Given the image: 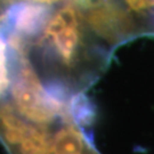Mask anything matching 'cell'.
<instances>
[{"instance_id": "30bf717a", "label": "cell", "mask_w": 154, "mask_h": 154, "mask_svg": "<svg viewBox=\"0 0 154 154\" xmlns=\"http://www.w3.org/2000/svg\"><path fill=\"white\" fill-rule=\"evenodd\" d=\"M17 1H29V2H35V4H42V5H61L64 0H17Z\"/></svg>"}, {"instance_id": "7a4b0ae2", "label": "cell", "mask_w": 154, "mask_h": 154, "mask_svg": "<svg viewBox=\"0 0 154 154\" xmlns=\"http://www.w3.org/2000/svg\"><path fill=\"white\" fill-rule=\"evenodd\" d=\"M53 11L51 6L29 1L11 4L5 24L7 34L17 37L29 44L42 31Z\"/></svg>"}, {"instance_id": "9c48e42d", "label": "cell", "mask_w": 154, "mask_h": 154, "mask_svg": "<svg viewBox=\"0 0 154 154\" xmlns=\"http://www.w3.org/2000/svg\"><path fill=\"white\" fill-rule=\"evenodd\" d=\"M11 0H0V29L5 28L7 16H8V11L11 7Z\"/></svg>"}, {"instance_id": "52a82bcc", "label": "cell", "mask_w": 154, "mask_h": 154, "mask_svg": "<svg viewBox=\"0 0 154 154\" xmlns=\"http://www.w3.org/2000/svg\"><path fill=\"white\" fill-rule=\"evenodd\" d=\"M18 145L22 154H47L49 149L45 135L32 126Z\"/></svg>"}, {"instance_id": "8992f818", "label": "cell", "mask_w": 154, "mask_h": 154, "mask_svg": "<svg viewBox=\"0 0 154 154\" xmlns=\"http://www.w3.org/2000/svg\"><path fill=\"white\" fill-rule=\"evenodd\" d=\"M83 143L80 135L72 129H62L55 135L53 154H82Z\"/></svg>"}, {"instance_id": "3957f363", "label": "cell", "mask_w": 154, "mask_h": 154, "mask_svg": "<svg viewBox=\"0 0 154 154\" xmlns=\"http://www.w3.org/2000/svg\"><path fill=\"white\" fill-rule=\"evenodd\" d=\"M0 128L8 143L17 145L26 136L31 125L24 122L11 105L0 106Z\"/></svg>"}, {"instance_id": "277c9868", "label": "cell", "mask_w": 154, "mask_h": 154, "mask_svg": "<svg viewBox=\"0 0 154 154\" xmlns=\"http://www.w3.org/2000/svg\"><path fill=\"white\" fill-rule=\"evenodd\" d=\"M13 55L8 35L5 28L0 29V99L5 96L11 86V57Z\"/></svg>"}, {"instance_id": "6da1fadb", "label": "cell", "mask_w": 154, "mask_h": 154, "mask_svg": "<svg viewBox=\"0 0 154 154\" xmlns=\"http://www.w3.org/2000/svg\"><path fill=\"white\" fill-rule=\"evenodd\" d=\"M49 71L57 73L58 85L63 74H73L91 63H103L110 49L94 34L72 2L58 6L42 31L26 46ZM63 80V79H62Z\"/></svg>"}, {"instance_id": "5b68a950", "label": "cell", "mask_w": 154, "mask_h": 154, "mask_svg": "<svg viewBox=\"0 0 154 154\" xmlns=\"http://www.w3.org/2000/svg\"><path fill=\"white\" fill-rule=\"evenodd\" d=\"M142 24L145 35H154V0H122Z\"/></svg>"}, {"instance_id": "ba28073f", "label": "cell", "mask_w": 154, "mask_h": 154, "mask_svg": "<svg viewBox=\"0 0 154 154\" xmlns=\"http://www.w3.org/2000/svg\"><path fill=\"white\" fill-rule=\"evenodd\" d=\"M71 110L75 119L81 123H89L93 119L94 111L91 103L82 94H78L71 99Z\"/></svg>"}]
</instances>
